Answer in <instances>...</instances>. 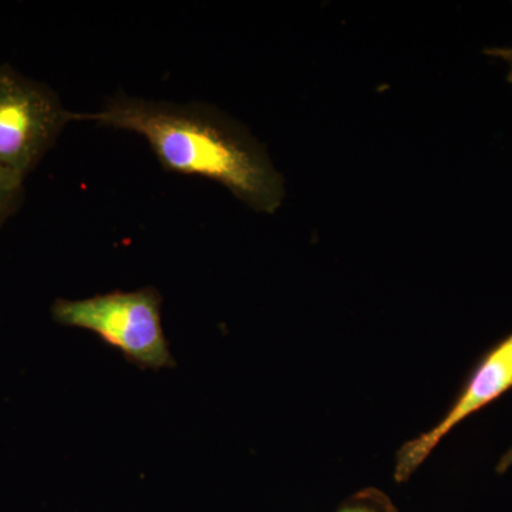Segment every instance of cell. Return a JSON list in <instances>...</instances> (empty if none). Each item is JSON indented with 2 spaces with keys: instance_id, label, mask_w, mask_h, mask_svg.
<instances>
[{
  "instance_id": "6da1fadb",
  "label": "cell",
  "mask_w": 512,
  "mask_h": 512,
  "mask_svg": "<svg viewBox=\"0 0 512 512\" xmlns=\"http://www.w3.org/2000/svg\"><path fill=\"white\" fill-rule=\"evenodd\" d=\"M76 121L138 134L165 170L224 185L252 210L272 214L284 201V178L265 148L208 104L117 94L100 110L76 113Z\"/></svg>"
},
{
  "instance_id": "7a4b0ae2",
  "label": "cell",
  "mask_w": 512,
  "mask_h": 512,
  "mask_svg": "<svg viewBox=\"0 0 512 512\" xmlns=\"http://www.w3.org/2000/svg\"><path fill=\"white\" fill-rule=\"evenodd\" d=\"M161 306L160 291L147 286L77 301L56 299L52 316L59 325L96 333L138 369H171L175 359L161 322Z\"/></svg>"
},
{
  "instance_id": "3957f363",
  "label": "cell",
  "mask_w": 512,
  "mask_h": 512,
  "mask_svg": "<svg viewBox=\"0 0 512 512\" xmlns=\"http://www.w3.org/2000/svg\"><path fill=\"white\" fill-rule=\"evenodd\" d=\"M76 121L46 84L0 66V168L26 178Z\"/></svg>"
},
{
  "instance_id": "277c9868",
  "label": "cell",
  "mask_w": 512,
  "mask_h": 512,
  "mask_svg": "<svg viewBox=\"0 0 512 512\" xmlns=\"http://www.w3.org/2000/svg\"><path fill=\"white\" fill-rule=\"evenodd\" d=\"M510 390H512V332L498 340L481 356L439 423L421 433L416 439L406 441L397 450L394 481L403 484L410 480L417 468L426 461L450 431L484 407L497 402Z\"/></svg>"
},
{
  "instance_id": "5b68a950",
  "label": "cell",
  "mask_w": 512,
  "mask_h": 512,
  "mask_svg": "<svg viewBox=\"0 0 512 512\" xmlns=\"http://www.w3.org/2000/svg\"><path fill=\"white\" fill-rule=\"evenodd\" d=\"M336 512H399L392 498L375 487L363 488L350 495Z\"/></svg>"
},
{
  "instance_id": "8992f818",
  "label": "cell",
  "mask_w": 512,
  "mask_h": 512,
  "mask_svg": "<svg viewBox=\"0 0 512 512\" xmlns=\"http://www.w3.org/2000/svg\"><path fill=\"white\" fill-rule=\"evenodd\" d=\"M25 178L0 168V228L19 207Z\"/></svg>"
},
{
  "instance_id": "52a82bcc",
  "label": "cell",
  "mask_w": 512,
  "mask_h": 512,
  "mask_svg": "<svg viewBox=\"0 0 512 512\" xmlns=\"http://www.w3.org/2000/svg\"><path fill=\"white\" fill-rule=\"evenodd\" d=\"M485 53L490 56L500 57L510 64V73H508V82L512 83V47L511 49H487Z\"/></svg>"
},
{
  "instance_id": "ba28073f",
  "label": "cell",
  "mask_w": 512,
  "mask_h": 512,
  "mask_svg": "<svg viewBox=\"0 0 512 512\" xmlns=\"http://www.w3.org/2000/svg\"><path fill=\"white\" fill-rule=\"evenodd\" d=\"M512 466V446L505 451L503 457L500 458L497 464V473L504 474Z\"/></svg>"
}]
</instances>
